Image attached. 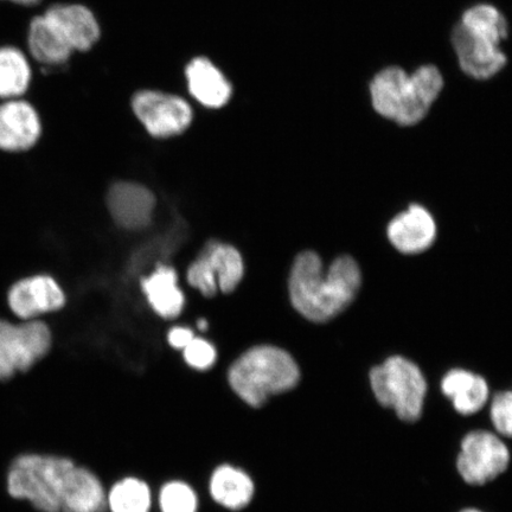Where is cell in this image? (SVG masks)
<instances>
[{"instance_id": "30", "label": "cell", "mask_w": 512, "mask_h": 512, "mask_svg": "<svg viewBox=\"0 0 512 512\" xmlns=\"http://www.w3.org/2000/svg\"><path fill=\"white\" fill-rule=\"evenodd\" d=\"M460 512H483V511H480V510L475 509V508H471V509H465V510L460 511Z\"/></svg>"}, {"instance_id": "16", "label": "cell", "mask_w": 512, "mask_h": 512, "mask_svg": "<svg viewBox=\"0 0 512 512\" xmlns=\"http://www.w3.org/2000/svg\"><path fill=\"white\" fill-rule=\"evenodd\" d=\"M192 98L204 107L219 110L232 98L233 88L220 68L207 57H196L185 69Z\"/></svg>"}, {"instance_id": "3", "label": "cell", "mask_w": 512, "mask_h": 512, "mask_svg": "<svg viewBox=\"0 0 512 512\" xmlns=\"http://www.w3.org/2000/svg\"><path fill=\"white\" fill-rule=\"evenodd\" d=\"M76 465L56 454L23 453L6 473V491L38 512H62Z\"/></svg>"}, {"instance_id": "21", "label": "cell", "mask_w": 512, "mask_h": 512, "mask_svg": "<svg viewBox=\"0 0 512 512\" xmlns=\"http://www.w3.org/2000/svg\"><path fill=\"white\" fill-rule=\"evenodd\" d=\"M155 492L145 479L128 475L107 488V512H152Z\"/></svg>"}, {"instance_id": "20", "label": "cell", "mask_w": 512, "mask_h": 512, "mask_svg": "<svg viewBox=\"0 0 512 512\" xmlns=\"http://www.w3.org/2000/svg\"><path fill=\"white\" fill-rule=\"evenodd\" d=\"M142 287L152 309L160 317L172 319L181 315L185 300L178 288L174 268L159 267L151 277L143 280Z\"/></svg>"}, {"instance_id": "9", "label": "cell", "mask_w": 512, "mask_h": 512, "mask_svg": "<svg viewBox=\"0 0 512 512\" xmlns=\"http://www.w3.org/2000/svg\"><path fill=\"white\" fill-rule=\"evenodd\" d=\"M9 309L22 320H34L66 305L67 298L57 280L48 274L19 279L8 292Z\"/></svg>"}, {"instance_id": "10", "label": "cell", "mask_w": 512, "mask_h": 512, "mask_svg": "<svg viewBox=\"0 0 512 512\" xmlns=\"http://www.w3.org/2000/svg\"><path fill=\"white\" fill-rule=\"evenodd\" d=\"M42 136L41 113L32 102L24 99L0 102V152H29Z\"/></svg>"}, {"instance_id": "29", "label": "cell", "mask_w": 512, "mask_h": 512, "mask_svg": "<svg viewBox=\"0 0 512 512\" xmlns=\"http://www.w3.org/2000/svg\"><path fill=\"white\" fill-rule=\"evenodd\" d=\"M197 325H198V329H200L202 331H206L208 329V323L204 319H201Z\"/></svg>"}, {"instance_id": "1", "label": "cell", "mask_w": 512, "mask_h": 512, "mask_svg": "<svg viewBox=\"0 0 512 512\" xmlns=\"http://www.w3.org/2000/svg\"><path fill=\"white\" fill-rule=\"evenodd\" d=\"M362 274L351 256H339L328 268L313 252L297 256L288 291L294 309L306 319L325 323L342 313L357 296Z\"/></svg>"}, {"instance_id": "14", "label": "cell", "mask_w": 512, "mask_h": 512, "mask_svg": "<svg viewBox=\"0 0 512 512\" xmlns=\"http://www.w3.org/2000/svg\"><path fill=\"white\" fill-rule=\"evenodd\" d=\"M388 238L403 254H419L430 248L437 238V224L424 207H409L388 226Z\"/></svg>"}, {"instance_id": "22", "label": "cell", "mask_w": 512, "mask_h": 512, "mask_svg": "<svg viewBox=\"0 0 512 512\" xmlns=\"http://www.w3.org/2000/svg\"><path fill=\"white\" fill-rule=\"evenodd\" d=\"M201 259L206 262L209 273L213 275L223 293L233 292L239 286L245 268L238 249L223 243L210 242Z\"/></svg>"}, {"instance_id": "11", "label": "cell", "mask_w": 512, "mask_h": 512, "mask_svg": "<svg viewBox=\"0 0 512 512\" xmlns=\"http://www.w3.org/2000/svg\"><path fill=\"white\" fill-rule=\"evenodd\" d=\"M451 41L460 68L472 79L494 78L508 62V57L503 53L501 46L473 34L462 23L453 29Z\"/></svg>"}, {"instance_id": "25", "label": "cell", "mask_w": 512, "mask_h": 512, "mask_svg": "<svg viewBox=\"0 0 512 512\" xmlns=\"http://www.w3.org/2000/svg\"><path fill=\"white\" fill-rule=\"evenodd\" d=\"M185 366L196 373H208L216 366L219 354L207 339L195 337L183 350Z\"/></svg>"}, {"instance_id": "23", "label": "cell", "mask_w": 512, "mask_h": 512, "mask_svg": "<svg viewBox=\"0 0 512 512\" xmlns=\"http://www.w3.org/2000/svg\"><path fill=\"white\" fill-rule=\"evenodd\" d=\"M465 28L473 34L485 38L492 43L501 46L507 40L509 25L502 12L495 6L479 4L466 10L462 22Z\"/></svg>"}, {"instance_id": "26", "label": "cell", "mask_w": 512, "mask_h": 512, "mask_svg": "<svg viewBox=\"0 0 512 512\" xmlns=\"http://www.w3.org/2000/svg\"><path fill=\"white\" fill-rule=\"evenodd\" d=\"M490 419L499 437L512 439V390H504L494 396Z\"/></svg>"}, {"instance_id": "13", "label": "cell", "mask_w": 512, "mask_h": 512, "mask_svg": "<svg viewBox=\"0 0 512 512\" xmlns=\"http://www.w3.org/2000/svg\"><path fill=\"white\" fill-rule=\"evenodd\" d=\"M156 198L149 189L136 183H115L108 191L107 206L118 226L144 229L151 223Z\"/></svg>"}, {"instance_id": "28", "label": "cell", "mask_w": 512, "mask_h": 512, "mask_svg": "<svg viewBox=\"0 0 512 512\" xmlns=\"http://www.w3.org/2000/svg\"><path fill=\"white\" fill-rule=\"evenodd\" d=\"M0 2L9 3L22 9H34L42 5L44 0H0Z\"/></svg>"}, {"instance_id": "7", "label": "cell", "mask_w": 512, "mask_h": 512, "mask_svg": "<svg viewBox=\"0 0 512 512\" xmlns=\"http://www.w3.org/2000/svg\"><path fill=\"white\" fill-rule=\"evenodd\" d=\"M132 110L155 138H170L187 131L194 118L188 101L179 96L159 91L134 94Z\"/></svg>"}, {"instance_id": "2", "label": "cell", "mask_w": 512, "mask_h": 512, "mask_svg": "<svg viewBox=\"0 0 512 512\" xmlns=\"http://www.w3.org/2000/svg\"><path fill=\"white\" fill-rule=\"evenodd\" d=\"M226 376L236 398L255 409L293 392L302 382L296 358L287 350L268 344L255 345L234 358Z\"/></svg>"}, {"instance_id": "4", "label": "cell", "mask_w": 512, "mask_h": 512, "mask_svg": "<svg viewBox=\"0 0 512 512\" xmlns=\"http://www.w3.org/2000/svg\"><path fill=\"white\" fill-rule=\"evenodd\" d=\"M371 389L377 402L392 409L405 422H416L424 412L427 382L418 366L405 357L393 356L370 371Z\"/></svg>"}, {"instance_id": "6", "label": "cell", "mask_w": 512, "mask_h": 512, "mask_svg": "<svg viewBox=\"0 0 512 512\" xmlns=\"http://www.w3.org/2000/svg\"><path fill=\"white\" fill-rule=\"evenodd\" d=\"M511 453L497 433L476 430L467 433L460 444L457 470L464 482L485 485L508 470Z\"/></svg>"}, {"instance_id": "5", "label": "cell", "mask_w": 512, "mask_h": 512, "mask_svg": "<svg viewBox=\"0 0 512 512\" xmlns=\"http://www.w3.org/2000/svg\"><path fill=\"white\" fill-rule=\"evenodd\" d=\"M54 338L42 320L15 324L0 318V381L29 373L53 351Z\"/></svg>"}, {"instance_id": "12", "label": "cell", "mask_w": 512, "mask_h": 512, "mask_svg": "<svg viewBox=\"0 0 512 512\" xmlns=\"http://www.w3.org/2000/svg\"><path fill=\"white\" fill-rule=\"evenodd\" d=\"M256 494L251 473L243 467L221 463L214 467L208 479V495L217 507L229 512H240L249 507Z\"/></svg>"}, {"instance_id": "24", "label": "cell", "mask_w": 512, "mask_h": 512, "mask_svg": "<svg viewBox=\"0 0 512 512\" xmlns=\"http://www.w3.org/2000/svg\"><path fill=\"white\" fill-rule=\"evenodd\" d=\"M158 512H198L201 499L187 480L170 479L159 486L155 494Z\"/></svg>"}, {"instance_id": "19", "label": "cell", "mask_w": 512, "mask_h": 512, "mask_svg": "<svg viewBox=\"0 0 512 512\" xmlns=\"http://www.w3.org/2000/svg\"><path fill=\"white\" fill-rule=\"evenodd\" d=\"M409 83V75L400 67L381 70L370 83L371 104L381 117L398 119Z\"/></svg>"}, {"instance_id": "15", "label": "cell", "mask_w": 512, "mask_h": 512, "mask_svg": "<svg viewBox=\"0 0 512 512\" xmlns=\"http://www.w3.org/2000/svg\"><path fill=\"white\" fill-rule=\"evenodd\" d=\"M443 88V74L437 67L422 66L415 70L409 75L406 99L395 123L401 126L419 124L426 118Z\"/></svg>"}, {"instance_id": "18", "label": "cell", "mask_w": 512, "mask_h": 512, "mask_svg": "<svg viewBox=\"0 0 512 512\" xmlns=\"http://www.w3.org/2000/svg\"><path fill=\"white\" fill-rule=\"evenodd\" d=\"M32 81L34 72L23 49L14 44L0 46V100L22 99Z\"/></svg>"}, {"instance_id": "8", "label": "cell", "mask_w": 512, "mask_h": 512, "mask_svg": "<svg viewBox=\"0 0 512 512\" xmlns=\"http://www.w3.org/2000/svg\"><path fill=\"white\" fill-rule=\"evenodd\" d=\"M40 14L51 34L72 54L88 53L100 41L98 18L85 4L54 3Z\"/></svg>"}, {"instance_id": "27", "label": "cell", "mask_w": 512, "mask_h": 512, "mask_svg": "<svg viewBox=\"0 0 512 512\" xmlns=\"http://www.w3.org/2000/svg\"><path fill=\"white\" fill-rule=\"evenodd\" d=\"M195 338L194 332L185 328H174L169 332L168 342L171 348L184 350Z\"/></svg>"}, {"instance_id": "17", "label": "cell", "mask_w": 512, "mask_h": 512, "mask_svg": "<svg viewBox=\"0 0 512 512\" xmlns=\"http://www.w3.org/2000/svg\"><path fill=\"white\" fill-rule=\"evenodd\" d=\"M441 392L460 415L470 416L482 411L490 398L484 377L464 369L448 371L441 381Z\"/></svg>"}]
</instances>
